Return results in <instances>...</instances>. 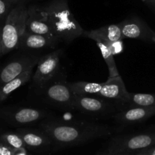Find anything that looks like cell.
<instances>
[{
  "instance_id": "obj_1",
  "label": "cell",
  "mask_w": 155,
  "mask_h": 155,
  "mask_svg": "<svg viewBox=\"0 0 155 155\" xmlns=\"http://www.w3.org/2000/svg\"><path fill=\"white\" fill-rule=\"evenodd\" d=\"M39 128L58 148L83 145L95 139L110 136L113 133V130L109 126L87 121L50 120L40 123Z\"/></svg>"
},
{
  "instance_id": "obj_2",
  "label": "cell",
  "mask_w": 155,
  "mask_h": 155,
  "mask_svg": "<svg viewBox=\"0 0 155 155\" xmlns=\"http://www.w3.org/2000/svg\"><path fill=\"white\" fill-rule=\"evenodd\" d=\"M42 8L60 42L69 44L83 36L84 30L70 10L68 0H50Z\"/></svg>"
},
{
  "instance_id": "obj_3",
  "label": "cell",
  "mask_w": 155,
  "mask_h": 155,
  "mask_svg": "<svg viewBox=\"0 0 155 155\" xmlns=\"http://www.w3.org/2000/svg\"><path fill=\"white\" fill-rule=\"evenodd\" d=\"M69 86L76 95H90L119 101L128 105L130 92L121 77L107 79L104 83L78 81L70 82Z\"/></svg>"
},
{
  "instance_id": "obj_4",
  "label": "cell",
  "mask_w": 155,
  "mask_h": 155,
  "mask_svg": "<svg viewBox=\"0 0 155 155\" xmlns=\"http://www.w3.org/2000/svg\"><path fill=\"white\" fill-rule=\"evenodd\" d=\"M27 6L25 4L16 5L8 14L2 28V54L18 48L27 28Z\"/></svg>"
},
{
  "instance_id": "obj_5",
  "label": "cell",
  "mask_w": 155,
  "mask_h": 155,
  "mask_svg": "<svg viewBox=\"0 0 155 155\" xmlns=\"http://www.w3.org/2000/svg\"><path fill=\"white\" fill-rule=\"evenodd\" d=\"M56 76L49 81L37 87L39 94L48 104L62 110H74L75 94L64 77L59 78L56 77Z\"/></svg>"
},
{
  "instance_id": "obj_6",
  "label": "cell",
  "mask_w": 155,
  "mask_h": 155,
  "mask_svg": "<svg viewBox=\"0 0 155 155\" xmlns=\"http://www.w3.org/2000/svg\"><path fill=\"white\" fill-rule=\"evenodd\" d=\"M127 107H128L127 104L124 103L106 98L76 94L74 96V110L95 117L114 116Z\"/></svg>"
},
{
  "instance_id": "obj_7",
  "label": "cell",
  "mask_w": 155,
  "mask_h": 155,
  "mask_svg": "<svg viewBox=\"0 0 155 155\" xmlns=\"http://www.w3.org/2000/svg\"><path fill=\"white\" fill-rule=\"evenodd\" d=\"M155 145V132L133 133L115 137L109 143L107 151L134 154Z\"/></svg>"
},
{
  "instance_id": "obj_8",
  "label": "cell",
  "mask_w": 155,
  "mask_h": 155,
  "mask_svg": "<svg viewBox=\"0 0 155 155\" xmlns=\"http://www.w3.org/2000/svg\"><path fill=\"white\" fill-rule=\"evenodd\" d=\"M47 112L40 109L27 107H5L0 109V118L14 127L32 126L47 116Z\"/></svg>"
},
{
  "instance_id": "obj_9",
  "label": "cell",
  "mask_w": 155,
  "mask_h": 155,
  "mask_svg": "<svg viewBox=\"0 0 155 155\" xmlns=\"http://www.w3.org/2000/svg\"><path fill=\"white\" fill-rule=\"evenodd\" d=\"M61 50L57 49L41 56L33 74V83L36 87L42 86L57 75L60 68Z\"/></svg>"
},
{
  "instance_id": "obj_10",
  "label": "cell",
  "mask_w": 155,
  "mask_h": 155,
  "mask_svg": "<svg viewBox=\"0 0 155 155\" xmlns=\"http://www.w3.org/2000/svg\"><path fill=\"white\" fill-rule=\"evenodd\" d=\"M40 55L25 54L12 59L0 69V86L12 81L30 67L37 64Z\"/></svg>"
},
{
  "instance_id": "obj_11",
  "label": "cell",
  "mask_w": 155,
  "mask_h": 155,
  "mask_svg": "<svg viewBox=\"0 0 155 155\" xmlns=\"http://www.w3.org/2000/svg\"><path fill=\"white\" fill-rule=\"evenodd\" d=\"M120 24L124 39H139L154 43L155 31L139 17H130L121 21Z\"/></svg>"
},
{
  "instance_id": "obj_12",
  "label": "cell",
  "mask_w": 155,
  "mask_h": 155,
  "mask_svg": "<svg viewBox=\"0 0 155 155\" xmlns=\"http://www.w3.org/2000/svg\"><path fill=\"white\" fill-rule=\"evenodd\" d=\"M27 28L26 30L33 33L43 35L53 40L61 42L53 32L45 16L42 6L37 5H30L27 6Z\"/></svg>"
},
{
  "instance_id": "obj_13",
  "label": "cell",
  "mask_w": 155,
  "mask_h": 155,
  "mask_svg": "<svg viewBox=\"0 0 155 155\" xmlns=\"http://www.w3.org/2000/svg\"><path fill=\"white\" fill-rule=\"evenodd\" d=\"M155 115V106L139 107L128 106L113 116L115 120L123 125H135L145 122Z\"/></svg>"
},
{
  "instance_id": "obj_14",
  "label": "cell",
  "mask_w": 155,
  "mask_h": 155,
  "mask_svg": "<svg viewBox=\"0 0 155 155\" xmlns=\"http://www.w3.org/2000/svg\"><path fill=\"white\" fill-rule=\"evenodd\" d=\"M59 42L43 35L33 33L26 30L21 37L18 49L27 52H39L54 48Z\"/></svg>"
},
{
  "instance_id": "obj_15",
  "label": "cell",
  "mask_w": 155,
  "mask_h": 155,
  "mask_svg": "<svg viewBox=\"0 0 155 155\" xmlns=\"http://www.w3.org/2000/svg\"><path fill=\"white\" fill-rule=\"evenodd\" d=\"M25 143L26 148L41 150L48 148L53 145L51 139L40 129L22 127L17 130Z\"/></svg>"
},
{
  "instance_id": "obj_16",
  "label": "cell",
  "mask_w": 155,
  "mask_h": 155,
  "mask_svg": "<svg viewBox=\"0 0 155 155\" xmlns=\"http://www.w3.org/2000/svg\"><path fill=\"white\" fill-rule=\"evenodd\" d=\"M83 36H85V37L92 39V40L95 41V43L98 45V48H99L100 51H101V55H102L103 59L105 61L107 67V69H108V79H112L120 77V75L119 72H118L116 62H115L114 60V54L112 53L107 41L103 39V38L92 33L90 30L89 31H84Z\"/></svg>"
},
{
  "instance_id": "obj_17",
  "label": "cell",
  "mask_w": 155,
  "mask_h": 155,
  "mask_svg": "<svg viewBox=\"0 0 155 155\" xmlns=\"http://www.w3.org/2000/svg\"><path fill=\"white\" fill-rule=\"evenodd\" d=\"M36 66V65L30 67L27 71H24V73H22L21 75L14 79L13 80L0 86V104L5 100L7 99L12 92H15L18 88L25 85L26 83H27L31 80L33 74V70Z\"/></svg>"
},
{
  "instance_id": "obj_18",
  "label": "cell",
  "mask_w": 155,
  "mask_h": 155,
  "mask_svg": "<svg viewBox=\"0 0 155 155\" xmlns=\"http://www.w3.org/2000/svg\"><path fill=\"white\" fill-rule=\"evenodd\" d=\"M92 33L105 39L108 43L121 41L124 39L122 30L120 23L116 24H110L105 27L90 30Z\"/></svg>"
},
{
  "instance_id": "obj_19",
  "label": "cell",
  "mask_w": 155,
  "mask_h": 155,
  "mask_svg": "<svg viewBox=\"0 0 155 155\" xmlns=\"http://www.w3.org/2000/svg\"><path fill=\"white\" fill-rule=\"evenodd\" d=\"M128 106L152 107L155 106V94L130 93Z\"/></svg>"
},
{
  "instance_id": "obj_20",
  "label": "cell",
  "mask_w": 155,
  "mask_h": 155,
  "mask_svg": "<svg viewBox=\"0 0 155 155\" xmlns=\"http://www.w3.org/2000/svg\"><path fill=\"white\" fill-rule=\"evenodd\" d=\"M0 142L5 144L13 149L26 148L24 140L17 132L16 133L6 132V133H2L0 136Z\"/></svg>"
},
{
  "instance_id": "obj_21",
  "label": "cell",
  "mask_w": 155,
  "mask_h": 155,
  "mask_svg": "<svg viewBox=\"0 0 155 155\" xmlns=\"http://www.w3.org/2000/svg\"><path fill=\"white\" fill-rule=\"evenodd\" d=\"M15 5L9 0H0V24H4L6 18Z\"/></svg>"
},
{
  "instance_id": "obj_22",
  "label": "cell",
  "mask_w": 155,
  "mask_h": 155,
  "mask_svg": "<svg viewBox=\"0 0 155 155\" xmlns=\"http://www.w3.org/2000/svg\"><path fill=\"white\" fill-rule=\"evenodd\" d=\"M107 43H108V42H107ZM108 45L110 50H111L112 53H113L114 55L120 54V53L122 52L123 50H124V44H123L122 40L117 41V42H111V43H108Z\"/></svg>"
},
{
  "instance_id": "obj_23",
  "label": "cell",
  "mask_w": 155,
  "mask_h": 155,
  "mask_svg": "<svg viewBox=\"0 0 155 155\" xmlns=\"http://www.w3.org/2000/svg\"><path fill=\"white\" fill-rule=\"evenodd\" d=\"M15 149L0 142V155H14Z\"/></svg>"
},
{
  "instance_id": "obj_24",
  "label": "cell",
  "mask_w": 155,
  "mask_h": 155,
  "mask_svg": "<svg viewBox=\"0 0 155 155\" xmlns=\"http://www.w3.org/2000/svg\"><path fill=\"white\" fill-rule=\"evenodd\" d=\"M133 155H155V145L145 148V149L141 150V151L135 153Z\"/></svg>"
},
{
  "instance_id": "obj_25",
  "label": "cell",
  "mask_w": 155,
  "mask_h": 155,
  "mask_svg": "<svg viewBox=\"0 0 155 155\" xmlns=\"http://www.w3.org/2000/svg\"><path fill=\"white\" fill-rule=\"evenodd\" d=\"M14 155H28V154H27L26 148H18V149H15Z\"/></svg>"
},
{
  "instance_id": "obj_26",
  "label": "cell",
  "mask_w": 155,
  "mask_h": 155,
  "mask_svg": "<svg viewBox=\"0 0 155 155\" xmlns=\"http://www.w3.org/2000/svg\"><path fill=\"white\" fill-rule=\"evenodd\" d=\"M12 3H13L15 5L18 4H25L27 2H32V1H36V0H9Z\"/></svg>"
},
{
  "instance_id": "obj_27",
  "label": "cell",
  "mask_w": 155,
  "mask_h": 155,
  "mask_svg": "<svg viewBox=\"0 0 155 155\" xmlns=\"http://www.w3.org/2000/svg\"><path fill=\"white\" fill-rule=\"evenodd\" d=\"M98 155H133V154H124V153H114V152H109V151H107V152L101 153V154H99Z\"/></svg>"
},
{
  "instance_id": "obj_28",
  "label": "cell",
  "mask_w": 155,
  "mask_h": 155,
  "mask_svg": "<svg viewBox=\"0 0 155 155\" xmlns=\"http://www.w3.org/2000/svg\"><path fill=\"white\" fill-rule=\"evenodd\" d=\"M3 24H0V55L2 54V28Z\"/></svg>"
},
{
  "instance_id": "obj_29",
  "label": "cell",
  "mask_w": 155,
  "mask_h": 155,
  "mask_svg": "<svg viewBox=\"0 0 155 155\" xmlns=\"http://www.w3.org/2000/svg\"><path fill=\"white\" fill-rule=\"evenodd\" d=\"M142 2H144L145 3V4H147L148 5L151 6V8H153V5H152V3H151V0H142Z\"/></svg>"
},
{
  "instance_id": "obj_30",
  "label": "cell",
  "mask_w": 155,
  "mask_h": 155,
  "mask_svg": "<svg viewBox=\"0 0 155 155\" xmlns=\"http://www.w3.org/2000/svg\"><path fill=\"white\" fill-rule=\"evenodd\" d=\"M151 3H152V5H153V8L155 9V0H151Z\"/></svg>"
},
{
  "instance_id": "obj_31",
  "label": "cell",
  "mask_w": 155,
  "mask_h": 155,
  "mask_svg": "<svg viewBox=\"0 0 155 155\" xmlns=\"http://www.w3.org/2000/svg\"><path fill=\"white\" fill-rule=\"evenodd\" d=\"M154 43H155V42H154Z\"/></svg>"
}]
</instances>
